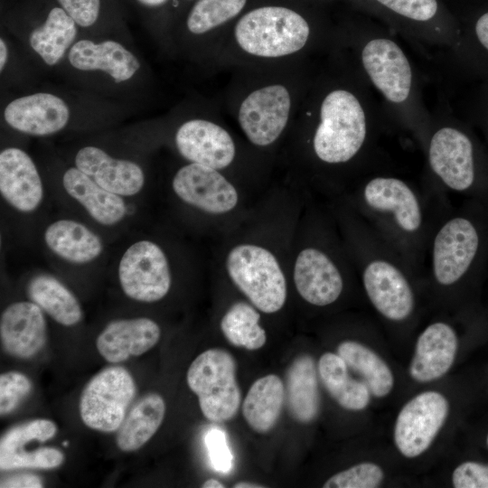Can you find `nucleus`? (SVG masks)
Returning <instances> with one entry per match:
<instances>
[{
    "instance_id": "f257e3e1",
    "label": "nucleus",
    "mask_w": 488,
    "mask_h": 488,
    "mask_svg": "<svg viewBox=\"0 0 488 488\" xmlns=\"http://www.w3.org/2000/svg\"><path fill=\"white\" fill-rule=\"evenodd\" d=\"M307 21L293 9L266 5L246 13L234 27L240 51L260 59H279L299 52L310 37Z\"/></svg>"
},
{
    "instance_id": "f03ea898",
    "label": "nucleus",
    "mask_w": 488,
    "mask_h": 488,
    "mask_svg": "<svg viewBox=\"0 0 488 488\" xmlns=\"http://www.w3.org/2000/svg\"><path fill=\"white\" fill-rule=\"evenodd\" d=\"M367 135L364 109L358 98L345 89H334L323 99L313 136L315 155L326 164L350 161Z\"/></svg>"
},
{
    "instance_id": "7ed1b4c3",
    "label": "nucleus",
    "mask_w": 488,
    "mask_h": 488,
    "mask_svg": "<svg viewBox=\"0 0 488 488\" xmlns=\"http://www.w3.org/2000/svg\"><path fill=\"white\" fill-rule=\"evenodd\" d=\"M237 364L222 349H209L191 363L186 380L196 394L203 416L210 421L232 419L241 403V391L236 380Z\"/></svg>"
},
{
    "instance_id": "20e7f679",
    "label": "nucleus",
    "mask_w": 488,
    "mask_h": 488,
    "mask_svg": "<svg viewBox=\"0 0 488 488\" xmlns=\"http://www.w3.org/2000/svg\"><path fill=\"white\" fill-rule=\"evenodd\" d=\"M228 274L237 287L260 311H279L286 299V284L276 257L267 249L241 244L226 261Z\"/></svg>"
},
{
    "instance_id": "39448f33",
    "label": "nucleus",
    "mask_w": 488,
    "mask_h": 488,
    "mask_svg": "<svg viewBox=\"0 0 488 488\" xmlns=\"http://www.w3.org/2000/svg\"><path fill=\"white\" fill-rule=\"evenodd\" d=\"M135 394V381L126 369L106 368L83 389L80 399V418L92 429L114 432L122 425Z\"/></svg>"
},
{
    "instance_id": "423d86ee",
    "label": "nucleus",
    "mask_w": 488,
    "mask_h": 488,
    "mask_svg": "<svg viewBox=\"0 0 488 488\" xmlns=\"http://www.w3.org/2000/svg\"><path fill=\"white\" fill-rule=\"evenodd\" d=\"M117 277L124 294L143 303L164 298L172 283L164 251L149 239H140L127 247L118 262Z\"/></svg>"
},
{
    "instance_id": "0eeeda50",
    "label": "nucleus",
    "mask_w": 488,
    "mask_h": 488,
    "mask_svg": "<svg viewBox=\"0 0 488 488\" xmlns=\"http://www.w3.org/2000/svg\"><path fill=\"white\" fill-rule=\"evenodd\" d=\"M292 108L293 98L286 85L266 84L253 89L241 100L238 122L250 143L268 146L284 132Z\"/></svg>"
},
{
    "instance_id": "6e6552de",
    "label": "nucleus",
    "mask_w": 488,
    "mask_h": 488,
    "mask_svg": "<svg viewBox=\"0 0 488 488\" xmlns=\"http://www.w3.org/2000/svg\"><path fill=\"white\" fill-rule=\"evenodd\" d=\"M448 401L436 391L422 392L399 411L394 428V441L399 451L413 458L423 454L432 444L444 425Z\"/></svg>"
},
{
    "instance_id": "1a4fd4ad",
    "label": "nucleus",
    "mask_w": 488,
    "mask_h": 488,
    "mask_svg": "<svg viewBox=\"0 0 488 488\" xmlns=\"http://www.w3.org/2000/svg\"><path fill=\"white\" fill-rule=\"evenodd\" d=\"M478 243V233L470 221L462 217L447 221L433 242L432 264L436 280L443 286L458 281L472 264Z\"/></svg>"
},
{
    "instance_id": "9d476101",
    "label": "nucleus",
    "mask_w": 488,
    "mask_h": 488,
    "mask_svg": "<svg viewBox=\"0 0 488 488\" xmlns=\"http://www.w3.org/2000/svg\"><path fill=\"white\" fill-rule=\"evenodd\" d=\"M172 187L183 202L211 214L228 212L238 203L235 187L219 170L194 163L175 173Z\"/></svg>"
},
{
    "instance_id": "9b49d317",
    "label": "nucleus",
    "mask_w": 488,
    "mask_h": 488,
    "mask_svg": "<svg viewBox=\"0 0 488 488\" xmlns=\"http://www.w3.org/2000/svg\"><path fill=\"white\" fill-rule=\"evenodd\" d=\"M362 66L370 80L392 103H402L409 96L412 70L402 49L393 41L376 38L361 51Z\"/></svg>"
},
{
    "instance_id": "f8f14e48",
    "label": "nucleus",
    "mask_w": 488,
    "mask_h": 488,
    "mask_svg": "<svg viewBox=\"0 0 488 488\" xmlns=\"http://www.w3.org/2000/svg\"><path fill=\"white\" fill-rule=\"evenodd\" d=\"M180 155L190 163L221 170L229 166L236 155L230 134L215 122L195 118L182 124L174 136Z\"/></svg>"
},
{
    "instance_id": "ddd939ff",
    "label": "nucleus",
    "mask_w": 488,
    "mask_h": 488,
    "mask_svg": "<svg viewBox=\"0 0 488 488\" xmlns=\"http://www.w3.org/2000/svg\"><path fill=\"white\" fill-rule=\"evenodd\" d=\"M428 160L433 172L450 189L463 192L474 180L473 146L463 132L445 127L432 136Z\"/></svg>"
},
{
    "instance_id": "4468645a",
    "label": "nucleus",
    "mask_w": 488,
    "mask_h": 488,
    "mask_svg": "<svg viewBox=\"0 0 488 488\" xmlns=\"http://www.w3.org/2000/svg\"><path fill=\"white\" fill-rule=\"evenodd\" d=\"M362 280L370 301L384 317L402 321L412 313V289L402 272L390 262L371 261L364 268Z\"/></svg>"
},
{
    "instance_id": "2eb2a0df",
    "label": "nucleus",
    "mask_w": 488,
    "mask_h": 488,
    "mask_svg": "<svg viewBox=\"0 0 488 488\" xmlns=\"http://www.w3.org/2000/svg\"><path fill=\"white\" fill-rule=\"evenodd\" d=\"M0 192L14 210L34 211L43 199V185L37 167L23 150L8 147L0 153Z\"/></svg>"
},
{
    "instance_id": "dca6fc26",
    "label": "nucleus",
    "mask_w": 488,
    "mask_h": 488,
    "mask_svg": "<svg viewBox=\"0 0 488 488\" xmlns=\"http://www.w3.org/2000/svg\"><path fill=\"white\" fill-rule=\"evenodd\" d=\"M0 337L4 350L11 356L29 359L36 355L47 340L43 311L32 301L9 305L1 314Z\"/></svg>"
},
{
    "instance_id": "f3484780",
    "label": "nucleus",
    "mask_w": 488,
    "mask_h": 488,
    "mask_svg": "<svg viewBox=\"0 0 488 488\" xmlns=\"http://www.w3.org/2000/svg\"><path fill=\"white\" fill-rule=\"evenodd\" d=\"M5 122L14 129L31 136H49L67 125L70 109L58 96L35 93L11 101L5 108Z\"/></svg>"
},
{
    "instance_id": "a211bd4d",
    "label": "nucleus",
    "mask_w": 488,
    "mask_h": 488,
    "mask_svg": "<svg viewBox=\"0 0 488 488\" xmlns=\"http://www.w3.org/2000/svg\"><path fill=\"white\" fill-rule=\"evenodd\" d=\"M74 162L78 169L99 186L119 196H134L144 187L145 174L136 163L114 158L99 147H82Z\"/></svg>"
},
{
    "instance_id": "6ab92c4d",
    "label": "nucleus",
    "mask_w": 488,
    "mask_h": 488,
    "mask_svg": "<svg viewBox=\"0 0 488 488\" xmlns=\"http://www.w3.org/2000/svg\"><path fill=\"white\" fill-rule=\"evenodd\" d=\"M297 292L311 305H328L340 296L343 282L332 259L323 251L306 248L299 252L294 267Z\"/></svg>"
},
{
    "instance_id": "aec40b11",
    "label": "nucleus",
    "mask_w": 488,
    "mask_h": 488,
    "mask_svg": "<svg viewBox=\"0 0 488 488\" xmlns=\"http://www.w3.org/2000/svg\"><path fill=\"white\" fill-rule=\"evenodd\" d=\"M160 336L159 325L150 318L118 319L107 324L96 346L106 361L117 363L144 354L158 343Z\"/></svg>"
},
{
    "instance_id": "412c9836",
    "label": "nucleus",
    "mask_w": 488,
    "mask_h": 488,
    "mask_svg": "<svg viewBox=\"0 0 488 488\" xmlns=\"http://www.w3.org/2000/svg\"><path fill=\"white\" fill-rule=\"evenodd\" d=\"M363 198L374 211L389 213L399 229L418 231L422 224L418 199L403 181L393 177H375L365 185Z\"/></svg>"
},
{
    "instance_id": "4be33fe9",
    "label": "nucleus",
    "mask_w": 488,
    "mask_h": 488,
    "mask_svg": "<svg viewBox=\"0 0 488 488\" xmlns=\"http://www.w3.org/2000/svg\"><path fill=\"white\" fill-rule=\"evenodd\" d=\"M457 337L447 324L428 325L418 336L409 374L418 382H428L445 375L455 358Z\"/></svg>"
},
{
    "instance_id": "5701e85b",
    "label": "nucleus",
    "mask_w": 488,
    "mask_h": 488,
    "mask_svg": "<svg viewBox=\"0 0 488 488\" xmlns=\"http://www.w3.org/2000/svg\"><path fill=\"white\" fill-rule=\"evenodd\" d=\"M66 192L79 202L99 224L111 227L127 216L124 197L107 191L75 167H70L62 176Z\"/></svg>"
},
{
    "instance_id": "b1692460",
    "label": "nucleus",
    "mask_w": 488,
    "mask_h": 488,
    "mask_svg": "<svg viewBox=\"0 0 488 488\" xmlns=\"http://www.w3.org/2000/svg\"><path fill=\"white\" fill-rule=\"evenodd\" d=\"M69 61L80 70H102L116 82L128 80L140 68L137 58L115 41H78L70 47Z\"/></svg>"
},
{
    "instance_id": "393cba45",
    "label": "nucleus",
    "mask_w": 488,
    "mask_h": 488,
    "mask_svg": "<svg viewBox=\"0 0 488 488\" xmlns=\"http://www.w3.org/2000/svg\"><path fill=\"white\" fill-rule=\"evenodd\" d=\"M43 240L56 257L76 265L93 262L104 250V243L96 232L71 219L50 223L44 230Z\"/></svg>"
},
{
    "instance_id": "a878e982",
    "label": "nucleus",
    "mask_w": 488,
    "mask_h": 488,
    "mask_svg": "<svg viewBox=\"0 0 488 488\" xmlns=\"http://www.w3.org/2000/svg\"><path fill=\"white\" fill-rule=\"evenodd\" d=\"M286 401L291 417L300 423H310L320 410L317 370L313 357L300 354L286 373Z\"/></svg>"
},
{
    "instance_id": "bb28decb",
    "label": "nucleus",
    "mask_w": 488,
    "mask_h": 488,
    "mask_svg": "<svg viewBox=\"0 0 488 488\" xmlns=\"http://www.w3.org/2000/svg\"><path fill=\"white\" fill-rule=\"evenodd\" d=\"M286 400L285 384L276 374L258 379L249 388L242 404V414L256 432L265 434L278 421Z\"/></svg>"
},
{
    "instance_id": "cd10ccee",
    "label": "nucleus",
    "mask_w": 488,
    "mask_h": 488,
    "mask_svg": "<svg viewBox=\"0 0 488 488\" xmlns=\"http://www.w3.org/2000/svg\"><path fill=\"white\" fill-rule=\"evenodd\" d=\"M26 290L30 300L58 324L72 326L81 321L83 313L79 300L57 277L47 273L34 275Z\"/></svg>"
},
{
    "instance_id": "c85d7f7f",
    "label": "nucleus",
    "mask_w": 488,
    "mask_h": 488,
    "mask_svg": "<svg viewBox=\"0 0 488 488\" xmlns=\"http://www.w3.org/2000/svg\"><path fill=\"white\" fill-rule=\"evenodd\" d=\"M348 366L341 356L324 352L318 361V374L331 397L343 408L362 410L371 399L365 382L352 378Z\"/></svg>"
},
{
    "instance_id": "c756f323",
    "label": "nucleus",
    "mask_w": 488,
    "mask_h": 488,
    "mask_svg": "<svg viewBox=\"0 0 488 488\" xmlns=\"http://www.w3.org/2000/svg\"><path fill=\"white\" fill-rule=\"evenodd\" d=\"M165 414V402L157 393L139 399L125 418L117 436V447L124 452L139 449L155 434Z\"/></svg>"
},
{
    "instance_id": "7c9ffc66",
    "label": "nucleus",
    "mask_w": 488,
    "mask_h": 488,
    "mask_svg": "<svg viewBox=\"0 0 488 488\" xmlns=\"http://www.w3.org/2000/svg\"><path fill=\"white\" fill-rule=\"evenodd\" d=\"M77 35L75 21L63 8H52L45 22L30 34L33 50L42 61L52 66L56 64L72 44Z\"/></svg>"
},
{
    "instance_id": "2f4dec72",
    "label": "nucleus",
    "mask_w": 488,
    "mask_h": 488,
    "mask_svg": "<svg viewBox=\"0 0 488 488\" xmlns=\"http://www.w3.org/2000/svg\"><path fill=\"white\" fill-rule=\"evenodd\" d=\"M337 354L348 368L360 374L371 393L382 398L387 396L394 385V377L386 362L372 350L354 342L344 341L337 347Z\"/></svg>"
},
{
    "instance_id": "473e14b6",
    "label": "nucleus",
    "mask_w": 488,
    "mask_h": 488,
    "mask_svg": "<svg viewBox=\"0 0 488 488\" xmlns=\"http://www.w3.org/2000/svg\"><path fill=\"white\" fill-rule=\"evenodd\" d=\"M260 315L250 305L233 304L221 321V330L227 341L236 347L254 351L267 341L266 332L259 325Z\"/></svg>"
},
{
    "instance_id": "72a5a7b5",
    "label": "nucleus",
    "mask_w": 488,
    "mask_h": 488,
    "mask_svg": "<svg viewBox=\"0 0 488 488\" xmlns=\"http://www.w3.org/2000/svg\"><path fill=\"white\" fill-rule=\"evenodd\" d=\"M247 0H198L187 17V28L193 34L206 33L235 18Z\"/></svg>"
},
{
    "instance_id": "f704fd0d",
    "label": "nucleus",
    "mask_w": 488,
    "mask_h": 488,
    "mask_svg": "<svg viewBox=\"0 0 488 488\" xmlns=\"http://www.w3.org/2000/svg\"><path fill=\"white\" fill-rule=\"evenodd\" d=\"M57 432L54 422L48 419H35L9 429L0 441V455L22 450L34 440L45 442Z\"/></svg>"
},
{
    "instance_id": "c9c22d12",
    "label": "nucleus",
    "mask_w": 488,
    "mask_h": 488,
    "mask_svg": "<svg viewBox=\"0 0 488 488\" xmlns=\"http://www.w3.org/2000/svg\"><path fill=\"white\" fill-rule=\"evenodd\" d=\"M63 461L62 452L53 447H42L31 452L19 450L0 455V469H52L61 465Z\"/></svg>"
},
{
    "instance_id": "e433bc0d",
    "label": "nucleus",
    "mask_w": 488,
    "mask_h": 488,
    "mask_svg": "<svg viewBox=\"0 0 488 488\" xmlns=\"http://www.w3.org/2000/svg\"><path fill=\"white\" fill-rule=\"evenodd\" d=\"M382 469L376 464L364 462L331 476L324 488H375L383 481Z\"/></svg>"
},
{
    "instance_id": "4c0bfd02",
    "label": "nucleus",
    "mask_w": 488,
    "mask_h": 488,
    "mask_svg": "<svg viewBox=\"0 0 488 488\" xmlns=\"http://www.w3.org/2000/svg\"><path fill=\"white\" fill-rule=\"evenodd\" d=\"M32 390L29 378L18 371H8L0 376V414L13 412Z\"/></svg>"
},
{
    "instance_id": "58836bf2",
    "label": "nucleus",
    "mask_w": 488,
    "mask_h": 488,
    "mask_svg": "<svg viewBox=\"0 0 488 488\" xmlns=\"http://www.w3.org/2000/svg\"><path fill=\"white\" fill-rule=\"evenodd\" d=\"M391 11L415 21H428L437 12L436 0H377Z\"/></svg>"
},
{
    "instance_id": "ea45409f",
    "label": "nucleus",
    "mask_w": 488,
    "mask_h": 488,
    "mask_svg": "<svg viewBox=\"0 0 488 488\" xmlns=\"http://www.w3.org/2000/svg\"><path fill=\"white\" fill-rule=\"evenodd\" d=\"M455 488H488V465L475 462H465L453 472Z\"/></svg>"
},
{
    "instance_id": "a19ab883",
    "label": "nucleus",
    "mask_w": 488,
    "mask_h": 488,
    "mask_svg": "<svg viewBox=\"0 0 488 488\" xmlns=\"http://www.w3.org/2000/svg\"><path fill=\"white\" fill-rule=\"evenodd\" d=\"M64 11L80 26L92 25L99 13V0H58Z\"/></svg>"
},
{
    "instance_id": "79ce46f5",
    "label": "nucleus",
    "mask_w": 488,
    "mask_h": 488,
    "mask_svg": "<svg viewBox=\"0 0 488 488\" xmlns=\"http://www.w3.org/2000/svg\"><path fill=\"white\" fill-rule=\"evenodd\" d=\"M206 445L213 467L221 472L229 471L232 456L227 446L224 434L218 429L211 430L206 436Z\"/></svg>"
},
{
    "instance_id": "37998d69",
    "label": "nucleus",
    "mask_w": 488,
    "mask_h": 488,
    "mask_svg": "<svg viewBox=\"0 0 488 488\" xmlns=\"http://www.w3.org/2000/svg\"><path fill=\"white\" fill-rule=\"evenodd\" d=\"M1 488H41L42 479L32 474H19L1 481Z\"/></svg>"
},
{
    "instance_id": "c03bdc74",
    "label": "nucleus",
    "mask_w": 488,
    "mask_h": 488,
    "mask_svg": "<svg viewBox=\"0 0 488 488\" xmlns=\"http://www.w3.org/2000/svg\"><path fill=\"white\" fill-rule=\"evenodd\" d=\"M475 33L479 42L488 50V12L483 14L476 22Z\"/></svg>"
},
{
    "instance_id": "a18cd8bd",
    "label": "nucleus",
    "mask_w": 488,
    "mask_h": 488,
    "mask_svg": "<svg viewBox=\"0 0 488 488\" xmlns=\"http://www.w3.org/2000/svg\"><path fill=\"white\" fill-rule=\"evenodd\" d=\"M8 56L7 47L3 39L0 40V70H4Z\"/></svg>"
},
{
    "instance_id": "49530a36",
    "label": "nucleus",
    "mask_w": 488,
    "mask_h": 488,
    "mask_svg": "<svg viewBox=\"0 0 488 488\" xmlns=\"http://www.w3.org/2000/svg\"><path fill=\"white\" fill-rule=\"evenodd\" d=\"M202 488H224L225 485L220 481H218L217 479L210 478L202 483Z\"/></svg>"
},
{
    "instance_id": "de8ad7c7",
    "label": "nucleus",
    "mask_w": 488,
    "mask_h": 488,
    "mask_svg": "<svg viewBox=\"0 0 488 488\" xmlns=\"http://www.w3.org/2000/svg\"><path fill=\"white\" fill-rule=\"evenodd\" d=\"M234 488H264L266 486L264 485H261V484H258V483H251V482H238L236 483L234 485H233Z\"/></svg>"
},
{
    "instance_id": "09e8293b",
    "label": "nucleus",
    "mask_w": 488,
    "mask_h": 488,
    "mask_svg": "<svg viewBox=\"0 0 488 488\" xmlns=\"http://www.w3.org/2000/svg\"><path fill=\"white\" fill-rule=\"evenodd\" d=\"M140 4L146 6H159L164 5L168 0H137Z\"/></svg>"
},
{
    "instance_id": "8fccbe9b",
    "label": "nucleus",
    "mask_w": 488,
    "mask_h": 488,
    "mask_svg": "<svg viewBox=\"0 0 488 488\" xmlns=\"http://www.w3.org/2000/svg\"><path fill=\"white\" fill-rule=\"evenodd\" d=\"M486 441H487V445H488V436H487V439H486Z\"/></svg>"
}]
</instances>
